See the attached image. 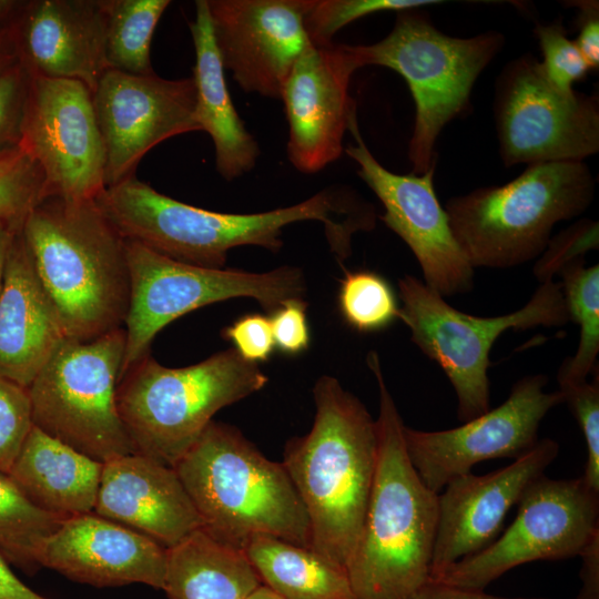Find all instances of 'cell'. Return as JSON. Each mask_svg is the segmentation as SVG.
<instances>
[{"mask_svg":"<svg viewBox=\"0 0 599 599\" xmlns=\"http://www.w3.org/2000/svg\"><path fill=\"white\" fill-rule=\"evenodd\" d=\"M95 202L124 240L207 268H224L229 251L237 246L280 251L283 229L302 221L324 223L332 251L341 262L351 254L352 235L375 224L370 204L351 191L331 189L292 206L234 214L180 202L133 176L105 187Z\"/></svg>","mask_w":599,"mask_h":599,"instance_id":"1","label":"cell"},{"mask_svg":"<svg viewBox=\"0 0 599 599\" xmlns=\"http://www.w3.org/2000/svg\"><path fill=\"white\" fill-rule=\"evenodd\" d=\"M379 392L377 464L364 522L346 566L354 599H415L430 579L438 495L414 468L404 423L378 354L366 358Z\"/></svg>","mask_w":599,"mask_h":599,"instance_id":"2","label":"cell"},{"mask_svg":"<svg viewBox=\"0 0 599 599\" xmlns=\"http://www.w3.org/2000/svg\"><path fill=\"white\" fill-rule=\"evenodd\" d=\"M313 396V426L285 444L282 464L306 509L311 549L346 571L374 483L377 425L335 377H319Z\"/></svg>","mask_w":599,"mask_h":599,"instance_id":"3","label":"cell"},{"mask_svg":"<svg viewBox=\"0 0 599 599\" xmlns=\"http://www.w3.org/2000/svg\"><path fill=\"white\" fill-rule=\"evenodd\" d=\"M21 234L68 339L87 342L124 326L126 240L95 200L45 197L28 214Z\"/></svg>","mask_w":599,"mask_h":599,"instance_id":"4","label":"cell"},{"mask_svg":"<svg viewBox=\"0 0 599 599\" xmlns=\"http://www.w3.org/2000/svg\"><path fill=\"white\" fill-rule=\"evenodd\" d=\"M174 469L217 541L243 551L265 535L311 548L309 519L284 465L236 427L212 420Z\"/></svg>","mask_w":599,"mask_h":599,"instance_id":"5","label":"cell"},{"mask_svg":"<svg viewBox=\"0 0 599 599\" xmlns=\"http://www.w3.org/2000/svg\"><path fill=\"white\" fill-rule=\"evenodd\" d=\"M595 193L585 162L534 163L504 185L449 199L445 211L474 268H508L539 257L554 226L587 211Z\"/></svg>","mask_w":599,"mask_h":599,"instance_id":"6","label":"cell"},{"mask_svg":"<svg viewBox=\"0 0 599 599\" xmlns=\"http://www.w3.org/2000/svg\"><path fill=\"white\" fill-rule=\"evenodd\" d=\"M267 382L260 366L234 348L179 368L163 366L149 354L121 376L118 410L134 453L174 468L215 413Z\"/></svg>","mask_w":599,"mask_h":599,"instance_id":"7","label":"cell"},{"mask_svg":"<svg viewBox=\"0 0 599 599\" xmlns=\"http://www.w3.org/2000/svg\"><path fill=\"white\" fill-rule=\"evenodd\" d=\"M505 44L497 31L470 38L443 33L417 9L396 12L392 31L367 45H349L359 68L379 65L402 75L415 103L408 143L413 173L437 163L435 151L443 129L468 111L473 87Z\"/></svg>","mask_w":599,"mask_h":599,"instance_id":"8","label":"cell"},{"mask_svg":"<svg viewBox=\"0 0 599 599\" xmlns=\"http://www.w3.org/2000/svg\"><path fill=\"white\" fill-rule=\"evenodd\" d=\"M402 302L398 318L410 331L412 342L439 364L451 383L460 422L490 409L489 354L507 329L560 327L568 321L561 284L540 283L526 305L516 312L478 317L449 305L445 297L412 275L398 281Z\"/></svg>","mask_w":599,"mask_h":599,"instance_id":"9","label":"cell"},{"mask_svg":"<svg viewBox=\"0 0 599 599\" xmlns=\"http://www.w3.org/2000/svg\"><path fill=\"white\" fill-rule=\"evenodd\" d=\"M125 341L64 339L27 388L33 426L102 464L134 453L116 404Z\"/></svg>","mask_w":599,"mask_h":599,"instance_id":"10","label":"cell"},{"mask_svg":"<svg viewBox=\"0 0 599 599\" xmlns=\"http://www.w3.org/2000/svg\"><path fill=\"white\" fill-rule=\"evenodd\" d=\"M130 303L124 322L123 373L150 354L158 333L176 318L206 305L250 297L272 313L285 302L303 300V272L281 266L264 273L207 268L162 255L126 241ZM121 379V378H120Z\"/></svg>","mask_w":599,"mask_h":599,"instance_id":"11","label":"cell"},{"mask_svg":"<svg viewBox=\"0 0 599 599\" xmlns=\"http://www.w3.org/2000/svg\"><path fill=\"white\" fill-rule=\"evenodd\" d=\"M499 154L509 167L583 162L599 151V98L556 89L531 54L511 60L496 80Z\"/></svg>","mask_w":599,"mask_h":599,"instance_id":"12","label":"cell"},{"mask_svg":"<svg viewBox=\"0 0 599 599\" xmlns=\"http://www.w3.org/2000/svg\"><path fill=\"white\" fill-rule=\"evenodd\" d=\"M510 526L481 551L433 580L484 590L508 570L536 560L579 556L599 534V493L581 477L536 478L518 501Z\"/></svg>","mask_w":599,"mask_h":599,"instance_id":"13","label":"cell"},{"mask_svg":"<svg viewBox=\"0 0 599 599\" xmlns=\"http://www.w3.org/2000/svg\"><path fill=\"white\" fill-rule=\"evenodd\" d=\"M20 146L43 172L44 199L95 200L106 187L92 91L80 81L31 77Z\"/></svg>","mask_w":599,"mask_h":599,"instance_id":"14","label":"cell"},{"mask_svg":"<svg viewBox=\"0 0 599 599\" xmlns=\"http://www.w3.org/2000/svg\"><path fill=\"white\" fill-rule=\"evenodd\" d=\"M547 382L542 374L522 377L501 405L451 429L423 432L404 426L407 455L424 484L438 494L478 463L517 459L531 450L542 418L564 403L560 390L545 392Z\"/></svg>","mask_w":599,"mask_h":599,"instance_id":"15","label":"cell"},{"mask_svg":"<svg viewBox=\"0 0 599 599\" xmlns=\"http://www.w3.org/2000/svg\"><path fill=\"white\" fill-rule=\"evenodd\" d=\"M348 131L355 144L344 151L357 163L358 176L383 204L385 213L380 220L415 255L424 283L444 297L471 291L474 267L460 250L434 189L437 163L424 174L394 173L368 150L358 130L356 114Z\"/></svg>","mask_w":599,"mask_h":599,"instance_id":"16","label":"cell"},{"mask_svg":"<svg viewBox=\"0 0 599 599\" xmlns=\"http://www.w3.org/2000/svg\"><path fill=\"white\" fill-rule=\"evenodd\" d=\"M105 150V186L135 176L141 159L159 143L199 131L192 77L169 80L108 69L92 92Z\"/></svg>","mask_w":599,"mask_h":599,"instance_id":"17","label":"cell"},{"mask_svg":"<svg viewBox=\"0 0 599 599\" xmlns=\"http://www.w3.org/2000/svg\"><path fill=\"white\" fill-rule=\"evenodd\" d=\"M224 69L246 93L281 99L300 55L312 43L305 17L313 0H206Z\"/></svg>","mask_w":599,"mask_h":599,"instance_id":"18","label":"cell"},{"mask_svg":"<svg viewBox=\"0 0 599 599\" xmlns=\"http://www.w3.org/2000/svg\"><path fill=\"white\" fill-rule=\"evenodd\" d=\"M357 69L347 44L311 43L295 62L281 99L288 123V160L300 172L316 173L342 155L356 114L348 87Z\"/></svg>","mask_w":599,"mask_h":599,"instance_id":"19","label":"cell"},{"mask_svg":"<svg viewBox=\"0 0 599 599\" xmlns=\"http://www.w3.org/2000/svg\"><path fill=\"white\" fill-rule=\"evenodd\" d=\"M558 453V443L546 438L501 469L451 479L438 495L430 579L489 546L500 534L511 507L530 483L544 475Z\"/></svg>","mask_w":599,"mask_h":599,"instance_id":"20","label":"cell"},{"mask_svg":"<svg viewBox=\"0 0 599 599\" xmlns=\"http://www.w3.org/2000/svg\"><path fill=\"white\" fill-rule=\"evenodd\" d=\"M166 561V548L93 511L64 519L39 557L41 568L99 588L142 583L163 589Z\"/></svg>","mask_w":599,"mask_h":599,"instance_id":"21","label":"cell"},{"mask_svg":"<svg viewBox=\"0 0 599 599\" xmlns=\"http://www.w3.org/2000/svg\"><path fill=\"white\" fill-rule=\"evenodd\" d=\"M11 28L31 77L77 80L93 92L109 69L104 0H23Z\"/></svg>","mask_w":599,"mask_h":599,"instance_id":"22","label":"cell"},{"mask_svg":"<svg viewBox=\"0 0 599 599\" xmlns=\"http://www.w3.org/2000/svg\"><path fill=\"white\" fill-rule=\"evenodd\" d=\"M93 512L166 549L202 528L176 470L138 453L103 463Z\"/></svg>","mask_w":599,"mask_h":599,"instance_id":"23","label":"cell"},{"mask_svg":"<svg viewBox=\"0 0 599 599\" xmlns=\"http://www.w3.org/2000/svg\"><path fill=\"white\" fill-rule=\"evenodd\" d=\"M64 339L20 229L11 242L0 288V376L28 388Z\"/></svg>","mask_w":599,"mask_h":599,"instance_id":"24","label":"cell"},{"mask_svg":"<svg viewBox=\"0 0 599 599\" xmlns=\"http://www.w3.org/2000/svg\"><path fill=\"white\" fill-rule=\"evenodd\" d=\"M189 26L195 49L192 78L196 90V120L200 130L212 138L217 173L232 181L255 166L260 148L227 90L206 0L195 1V19Z\"/></svg>","mask_w":599,"mask_h":599,"instance_id":"25","label":"cell"},{"mask_svg":"<svg viewBox=\"0 0 599 599\" xmlns=\"http://www.w3.org/2000/svg\"><path fill=\"white\" fill-rule=\"evenodd\" d=\"M102 467L32 426L8 475L33 505L67 519L93 511Z\"/></svg>","mask_w":599,"mask_h":599,"instance_id":"26","label":"cell"},{"mask_svg":"<svg viewBox=\"0 0 599 599\" xmlns=\"http://www.w3.org/2000/svg\"><path fill=\"white\" fill-rule=\"evenodd\" d=\"M262 585L244 551L202 528L167 549V599H247Z\"/></svg>","mask_w":599,"mask_h":599,"instance_id":"27","label":"cell"},{"mask_svg":"<svg viewBox=\"0 0 599 599\" xmlns=\"http://www.w3.org/2000/svg\"><path fill=\"white\" fill-rule=\"evenodd\" d=\"M243 551L262 585L283 599H354L346 571L311 548L260 535Z\"/></svg>","mask_w":599,"mask_h":599,"instance_id":"28","label":"cell"},{"mask_svg":"<svg viewBox=\"0 0 599 599\" xmlns=\"http://www.w3.org/2000/svg\"><path fill=\"white\" fill-rule=\"evenodd\" d=\"M170 3L169 0H104L109 69L139 75L154 73L151 41Z\"/></svg>","mask_w":599,"mask_h":599,"instance_id":"29","label":"cell"},{"mask_svg":"<svg viewBox=\"0 0 599 599\" xmlns=\"http://www.w3.org/2000/svg\"><path fill=\"white\" fill-rule=\"evenodd\" d=\"M561 290L568 318L580 327L573 356L566 358L557 375L558 384L581 383L597 367L599 353V265L585 266V258L561 268Z\"/></svg>","mask_w":599,"mask_h":599,"instance_id":"30","label":"cell"},{"mask_svg":"<svg viewBox=\"0 0 599 599\" xmlns=\"http://www.w3.org/2000/svg\"><path fill=\"white\" fill-rule=\"evenodd\" d=\"M63 520L33 505L0 471V554L9 564L31 575L38 571L41 548Z\"/></svg>","mask_w":599,"mask_h":599,"instance_id":"31","label":"cell"},{"mask_svg":"<svg viewBox=\"0 0 599 599\" xmlns=\"http://www.w3.org/2000/svg\"><path fill=\"white\" fill-rule=\"evenodd\" d=\"M339 312L352 328L361 333L380 331L399 315L395 293L379 274L345 271L337 296Z\"/></svg>","mask_w":599,"mask_h":599,"instance_id":"32","label":"cell"},{"mask_svg":"<svg viewBox=\"0 0 599 599\" xmlns=\"http://www.w3.org/2000/svg\"><path fill=\"white\" fill-rule=\"evenodd\" d=\"M44 199V175L35 160L17 146L0 155V220L23 224Z\"/></svg>","mask_w":599,"mask_h":599,"instance_id":"33","label":"cell"},{"mask_svg":"<svg viewBox=\"0 0 599 599\" xmlns=\"http://www.w3.org/2000/svg\"><path fill=\"white\" fill-rule=\"evenodd\" d=\"M443 3L438 0H313L305 29L314 45L333 43L334 34L348 23L380 11L418 9Z\"/></svg>","mask_w":599,"mask_h":599,"instance_id":"34","label":"cell"},{"mask_svg":"<svg viewBox=\"0 0 599 599\" xmlns=\"http://www.w3.org/2000/svg\"><path fill=\"white\" fill-rule=\"evenodd\" d=\"M534 33L542 53L540 67L546 79L562 92L573 91L572 84L591 70L575 40L567 37L561 22L536 23Z\"/></svg>","mask_w":599,"mask_h":599,"instance_id":"35","label":"cell"},{"mask_svg":"<svg viewBox=\"0 0 599 599\" xmlns=\"http://www.w3.org/2000/svg\"><path fill=\"white\" fill-rule=\"evenodd\" d=\"M573 416L576 417L587 445V461L581 478L586 485L599 493V375L591 382L559 384Z\"/></svg>","mask_w":599,"mask_h":599,"instance_id":"36","label":"cell"},{"mask_svg":"<svg viewBox=\"0 0 599 599\" xmlns=\"http://www.w3.org/2000/svg\"><path fill=\"white\" fill-rule=\"evenodd\" d=\"M28 389L0 376V471L8 474L32 428Z\"/></svg>","mask_w":599,"mask_h":599,"instance_id":"37","label":"cell"},{"mask_svg":"<svg viewBox=\"0 0 599 599\" xmlns=\"http://www.w3.org/2000/svg\"><path fill=\"white\" fill-rule=\"evenodd\" d=\"M598 222L583 219L550 238L534 266V275L540 283L554 281L562 267L585 258L588 251L599 245Z\"/></svg>","mask_w":599,"mask_h":599,"instance_id":"38","label":"cell"},{"mask_svg":"<svg viewBox=\"0 0 599 599\" xmlns=\"http://www.w3.org/2000/svg\"><path fill=\"white\" fill-rule=\"evenodd\" d=\"M30 81L20 63L0 74V155L20 145Z\"/></svg>","mask_w":599,"mask_h":599,"instance_id":"39","label":"cell"},{"mask_svg":"<svg viewBox=\"0 0 599 599\" xmlns=\"http://www.w3.org/2000/svg\"><path fill=\"white\" fill-rule=\"evenodd\" d=\"M222 336L250 363L267 361L275 348L270 317L258 313L237 318L222 331Z\"/></svg>","mask_w":599,"mask_h":599,"instance_id":"40","label":"cell"},{"mask_svg":"<svg viewBox=\"0 0 599 599\" xmlns=\"http://www.w3.org/2000/svg\"><path fill=\"white\" fill-rule=\"evenodd\" d=\"M306 307L304 300H291L271 313L275 347L286 355H298L309 347Z\"/></svg>","mask_w":599,"mask_h":599,"instance_id":"41","label":"cell"},{"mask_svg":"<svg viewBox=\"0 0 599 599\" xmlns=\"http://www.w3.org/2000/svg\"><path fill=\"white\" fill-rule=\"evenodd\" d=\"M568 7L578 9V37L575 42L591 70L599 67V2L597 0L568 1Z\"/></svg>","mask_w":599,"mask_h":599,"instance_id":"42","label":"cell"},{"mask_svg":"<svg viewBox=\"0 0 599 599\" xmlns=\"http://www.w3.org/2000/svg\"><path fill=\"white\" fill-rule=\"evenodd\" d=\"M580 578L582 588L577 599H599V534L583 548Z\"/></svg>","mask_w":599,"mask_h":599,"instance_id":"43","label":"cell"},{"mask_svg":"<svg viewBox=\"0 0 599 599\" xmlns=\"http://www.w3.org/2000/svg\"><path fill=\"white\" fill-rule=\"evenodd\" d=\"M415 599H547L505 598L486 593L484 590L460 588L429 579L417 592Z\"/></svg>","mask_w":599,"mask_h":599,"instance_id":"44","label":"cell"},{"mask_svg":"<svg viewBox=\"0 0 599 599\" xmlns=\"http://www.w3.org/2000/svg\"><path fill=\"white\" fill-rule=\"evenodd\" d=\"M0 599H49L23 583L0 554Z\"/></svg>","mask_w":599,"mask_h":599,"instance_id":"45","label":"cell"},{"mask_svg":"<svg viewBox=\"0 0 599 599\" xmlns=\"http://www.w3.org/2000/svg\"><path fill=\"white\" fill-rule=\"evenodd\" d=\"M19 63L12 28H0V74Z\"/></svg>","mask_w":599,"mask_h":599,"instance_id":"46","label":"cell"},{"mask_svg":"<svg viewBox=\"0 0 599 599\" xmlns=\"http://www.w3.org/2000/svg\"><path fill=\"white\" fill-rule=\"evenodd\" d=\"M21 227H22L21 225H17L8 221L0 220V288L2 284L6 261H7L11 242L17 231H19Z\"/></svg>","mask_w":599,"mask_h":599,"instance_id":"47","label":"cell"},{"mask_svg":"<svg viewBox=\"0 0 599 599\" xmlns=\"http://www.w3.org/2000/svg\"><path fill=\"white\" fill-rule=\"evenodd\" d=\"M23 0H0V28H10Z\"/></svg>","mask_w":599,"mask_h":599,"instance_id":"48","label":"cell"},{"mask_svg":"<svg viewBox=\"0 0 599 599\" xmlns=\"http://www.w3.org/2000/svg\"><path fill=\"white\" fill-rule=\"evenodd\" d=\"M247 599H283L268 589L266 586L261 585L256 590H254Z\"/></svg>","mask_w":599,"mask_h":599,"instance_id":"49","label":"cell"}]
</instances>
